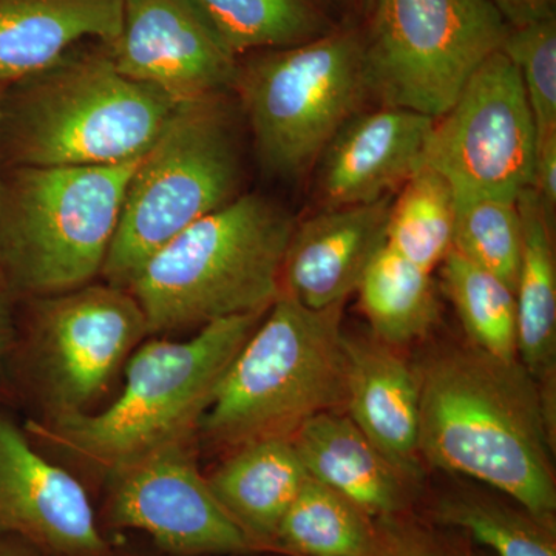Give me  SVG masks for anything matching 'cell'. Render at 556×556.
<instances>
[{
  "mask_svg": "<svg viewBox=\"0 0 556 556\" xmlns=\"http://www.w3.org/2000/svg\"><path fill=\"white\" fill-rule=\"evenodd\" d=\"M508 28L490 0H372L362 36L369 98L441 118Z\"/></svg>",
  "mask_w": 556,
  "mask_h": 556,
  "instance_id": "obj_9",
  "label": "cell"
},
{
  "mask_svg": "<svg viewBox=\"0 0 556 556\" xmlns=\"http://www.w3.org/2000/svg\"><path fill=\"white\" fill-rule=\"evenodd\" d=\"M228 556H230V555H228Z\"/></svg>",
  "mask_w": 556,
  "mask_h": 556,
  "instance_id": "obj_36",
  "label": "cell"
},
{
  "mask_svg": "<svg viewBox=\"0 0 556 556\" xmlns=\"http://www.w3.org/2000/svg\"><path fill=\"white\" fill-rule=\"evenodd\" d=\"M438 119L426 163L447 179L455 197L518 199L530 188L535 123L518 70L503 51L475 70Z\"/></svg>",
  "mask_w": 556,
  "mask_h": 556,
  "instance_id": "obj_11",
  "label": "cell"
},
{
  "mask_svg": "<svg viewBox=\"0 0 556 556\" xmlns=\"http://www.w3.org/2000/svg\"><path fill=\"white\" fill-rule=\"evenodd\" d=\"M233 89L263 169L299 178L313 169L369 98L364 46L356 30H329L240 65Z\"/></svg>",
  "mask_w": 556,
  "mask_h": 556,
  "instance_id": "obj_8",
  "label": "cell"
},
{
  "mask_svg": "<svg viewBox=\"0 0 556 556\" xmlns=\"http://www.w3.org/2000/svg\"><path fill=\"white\" fill-rule=\"evenodd\" d=\"M530 188L543 201L548 214L556 207V131L536 138Z\"/></svg>",
  "mask_w": 556,
  "mask_h": 556,
  "instance_id": "obj_31",
  "label": "cell"
},
{
  "mask_svg": "<svg viewBox=\"0 0 556 556\" xmlns=\"http://www.w3.org/2000/svg\"><path fill=\"white\" fill-rule=\"evenodd\" d=\"M434 121L397 108L357 113L317 161L321 206H358L393 197L426 163Z\"/></svg>",
  "mask_w": 556,
  "mask_h": 556,
  "instance_id": "obj_15",
  "label": "cell"
},
{
  "mask_svg": "<svg viewBox=\"0 0 556 556\" xmlns=\"http://www.w3.org/2000/svg\"><path fill=\"white\" fill-rule=\"evenodd\" d=\"M243 161L225 94L182 102L142 155L102 266L105 283L129 288L155 252L240 197Z\"/></svg>",
  "mask_w": 556,
  "mask_h": 556,
  "instance_id": "obj_6",
  "label": "cell"
},
{
  "mask_svg": "<svg viewBox=\"0 0 556 556\" xmlns=\"http://www.w3.org/2000/svg\"><path fill=\"white\" fill-rule=\"evenodd\" d=\"M295 225L287 208L248 193L179 232L127 288L149 336L266 313L281 294V268Z\"/></svg>",
  "mask_w": 556,
  "mask_h": 556,
  "instance_id": "obj_3",
  "label": "cell"
},
{
  "mask_svg": "<svg viewBox=\"0 0 556 556\" xmlns=\"http://www.w3.org/2000/svg\"><path fill=\"white\" fill-rule=\"evenodd\" d=\"M25 80L9 121L17 166H109L138 159L178 105L123 75L109 50L65 56Z\"/></svg>",
  "mask_w": 556,
  "mask_h": 556,
  "instance_id": "obj_7",
  "label": "cell"
},
{
  "mask_svg": "<svg viewBox=\"0 0 556 556\" xmlns=\"http://www.w3.org/2000/svg\"><path fill=\"white\" fill-rule=\"evenodd\" d=\"M148 336V320L129 289L89 283L35 299L13 369H27L47 417L76 415L89 412Z\"/></svg>",
  "mask_w": 556,
  "mask_h": 556,
  "instance_id": "obj_10",
  "label": "cell"
},
{
  "mask_svg": "<svg viewBox=\"0 0 556 556\" xmlns=\"http://www.w3.org/2000/svg\"><path fill=\"white\" fill-rule=\"evenodd\" d=\"M108 50L123 75L175 104L225 94L239 76L236 54L193 0H124Z\"/></svg>",
  "mask_w": 556,
  "mask_h": 556,
  "instance_id": "obj_13",
  "label": "cell"
},
{
  "mask_svg": "<svg viewBox=\"0 0 556 556\" xmlns=\"http://www.w3.org/2000/svg\"><path fill=\"white\" fill-rule=\"evenodd\" d=\"M522 225L517 295L518 358L544 388L555 390L556 257L552 215L532 188L518 193Z\"/></svg>",
  "mask_w": 556,
  "mask_h": 556,
  "instance_id": "obj_21",
  "label": "cell"
},
{
  "mask_svg": "<svg viewBox=\"0 0 556 556\" xmlns=\"http://www.w3.org/2000/svg\"><path fill=\"white\" fill-rule=\"evenodd\" d=\"M415 372L420 457L492 486L555 530V390L518 358L470 343L431 351Z\"/></svg>",
  "mask_w": 556,
  "mask_h": 556,
  "instance_id": "obj_1",
  "label": "cell"
},
{
  "mask_svg": "<svg viewBox=\"0 0 556 556\" xmlns=\"http://www.w3.org/2000/svg\"><path fill=\"white\" fill-rule=\"evenodd\" d=\"M43 556H109L86 489L36 448L25 427L0 407V538Z\"/></svg>",
  "mask_w": 556,
  "mask_h": 556,
  "instance_id": "obj_14",
  "label": "cell"
},
{
  "mask_svg": "<svg viewBox=\"0 0 556 556\" xmlns=\"http://www.w3.org/2000/svg\"><path fill=\"white\" fill-rule=\"evenodd\" d=\"M375 339L407 345L437 327L441 306L431 274L388 247L376 255L356 289Z\"/></svg>",
  "mask_w": 556,
  "mask_h": 556,
  "instance_id": "obj_22",
  "label": "cell"
},
{
  "mask_svg": "<svg viewBox=\"0 0 556 556\" xmlns=\"http://www.w3.org/2000/svg\"><path fill=\"white\" fill-rule=\"evenodd\" d=\"M391 203L393 197L371 204L321 208L295 225L281 268V294L311 309L345 303L387 247Z\"/></svg>",
  "mask_w": 556,
  "mask_h": 556,
  "instance_id": "obj_16",
  "label": "cell"
},
{
  "mask_svg": "<svg viewBox=\"0 0 556 556\" xmlns=\"http://www.w3.org/2000/svg\"><path fill=\"white\" fill-rule=\"evenodd\" d=\"M0 556H43L38 548L30 546L20 538H0Z\"/></svg>",
  "mask_w": 556,
  "mask_h": 556,
  "instance_id": "obj_34",
  "label": "cell"
},
{
  "mask_svg": "<svg viewBox=\"0 0 556 556\" xmlns=\"http://www.w3.org/2000/svg\"><path fill=\"white\" fill-rule=\"evenodd\" d=\"M490 2L511 28L556 17V0H490Z\"/></svg>",
  "mask_w": 556,
  "mask_h": 556,
  "instance_id": "obj_33",
  "label": "cell"
},
{
  "mask_svg": "<svg viewBox=\"0 0 556 556\" xmlns=\"http://www.w3.org/2000/svg\"><path fill=\"white\" fill-rule=\"evenodd\" d=\"M300 463L314 481L364 510L387 519L405 504V479L356 424L339 412L321 413L291 438Z\"/></svg>",
  "mask_w": 556,
  "mask_h": 556,
  "instance_id": "obj_19",
  "label": "cell"
},
{
  "mask_svg": "<svg viewBox=\"0 0 556 556\" xmlns=\"http://www.w3.org/2000/svg\"><path fill=\"white\" fill-rule=\"evenodd\" d=\"M105 478L110 522L144 532L167 554L248 555L257 547L212 493L195 439L153 450Z\"/></svg>",
  "mask_w": 556,
  "mask_h": 556,
  "instance_id": "obj_12",
  "label": "cell"
},
{
  "mask_svg": "<svg viewBox=\"0 0 556 556\" xmlns=\"http://www.w3.org/2000/svg\"><path fill=\"white\" fill-rule=\"evenodd\" d=\"M236 56L299 46L331 30L314 0H193Z\"/></svg>",
  "mask_w": 556,
  "mask_h": 556,
  "instance_id": "obj_26",
  "label": "cell"
},
{
  "mask_svg": "<svg viewBox=\"0 0 556 556\" xmlns=\"http://www.w3.org/2000/svg\"><path fill=\"white\" fill-rule=\"evenodd\" d=\"M453 251L517 288L522 225L517 199L455 197Z\"/></svg>",
  "mask_w": 556,
  "mask_h": 556,
  "instance_id": "obj_28",
  "label": "cell"
},
{
  "mask_svg": "<svg viewBox=\"0 0 556 556\" xmlns=\"http://www.w3.org/2000/svg\"><path fill=\"white\" fill-rule=\"evenodd\" d=\"M441 276L445 295L466 331L467 343L503 361H517L514 289L453 249L441 263Z\"/></svg>",
  "mask_w": 556,
  "mask_h": 556,
  "instance_id": "obj_25",
  "label": "cell"
},
{
  "mask_svg": "<svg viewBox=\"0 0 556 556\" xmlns=\"http://www.w3.org/2000/svg\"><path fill=\"white\" fill-rule=\"evenodd\" d=\"M501 51L514 62L532 110L536 138L556 131V17L508 28Z\"/></svg>",
  "mask_w": 556,
  "mask_h": 556,
  "instance_id": "obj_29",
  "label": "cell"
},
{
  "mask_svg": "<svg viewBox=\"0 0 556 556\" xmlns=\"http://www.w3.org/2000/svg\"><path fill=\"white\" fill-rule=\"evenodd\" d=\"M441 525L473 536L496 556H556L554 529L522 507L475 492H456L438 501Z\"/></svg>",
  "mask_w": 556,
  "mask_h": 556,
  "instance_id": "obj_27",
  "label": "cell"
},
{
  "mask_svg": "<svg viewBox=\"0 0 556 556\" xmlns=\"http://www.w3.org/2000/svg\"><path fill=\"white\" fill-rule=\"evenodd\" d=\"M348 417L407 481L420 477L415 368L378 339L346 336Z\"/></svg>",
  "mask_w": 556,
  "mask_h": 556,
  "instance_id": "obj_17",
  "label": "cell"
},
{
  "mask_svg": "<svg viewBox=\"0 0 556 556\" xmlns=\"http://www.w3.org/2000/svg\"><path fill=\"white\" fill-rule=\"evenodd\" d=\"M3 123V84H0V124ZM2 186V181H0Z\"/></svg>",
  "mask_w": 556,
  "mask_h": 556,
  "instance_id": "obj_35",
  "label": "cell"
},
{
  "mask_svg": "<svg viewBox=\"0 0 556 556\" xmlns=\"http://www.w3.org/2000/svg\"><path fill=\"white\" fill-rule=\"evenodd\" d=\"M124 0H0V84L46 72L87 38L112 46Z\"/></svg>",
  "mask_w": 556,
  "mask_h": 556,
  "instance_id": "obj_18",
  "label": "cell"
},
{
  "mask_svg": "<svg viewBox=\"0 0 556 556\" xmlns=\"http://www.w3.org/2000/svg\"><path fill=\"white\" fill-rule=\"evenodd\" d=\"M368 518L346 497L308 477L274 543L302 556H367L379 533Z\"/></svg>",
  "mask_w": 556,
  "mask_h": 556,
  "instance_id": "obj_23",
  "label": "cell"
},
{
  "mask_svg": "<svg viewBox=\"0 0 556 556\" xmlns=\"http://www.w3.org/2000/svg\"><path fill=\"white\" fill-rule=\"evenodd\" d=\"M17 338L20 336L11 313L10 295L0 291V399L5 396L13 378Z\"/></svg>",
  "mask_w": 556,
  "mask_h": 556,
  "instance_id": "obj_32",
  "label": "cell"
},
{
  "mask_svg": "<svg viewBox=\"0 0 556 556\" xmlns=\"http://www.w3.org/2000/svg\"><path fill=\"white\" fill-rule=\"evenodd\" d=\"M138 159L109 166H20L0 186L2 291L49 298L100 276Z\"/></svg>",
  "mask_w": 556,
  "mask_h": 556,
  "instance_id": "obj_5",
  "label": "cell"
},
{
  "mask_svg": "<svg viewBox=\"0 0 556 556\" xmlns=\"http://www.w3.org/2000/svg\"><path fill=\"white\" fill-rule=\"evenodd\" d=\"M455 206L452 185L424 163L391 203L387 247L433 273L453 248Z\"/></svg>",
  "mask_w": 556,
  "mask_h": 556,
  "instance_id": "obj_24",
  "label": "cell"
},
{
  "mask_svg": "<svg viewBox=\"0 0 556 556\" xmlns=\"http://www.w3.org/2000/svg\"><path fill=\"white\" fill-rule=\"evenodd\" d=\"M367 556H459L439 536L415 526H388Z\"/></svg>",
  "mask_w": 556,
  "mask_h": 556,
  "instance_id": "obj_30",
  "label": "cell"
},
{
  "mask_svg": "<svg viewBox=\"0 0 556 556\" xmlns=\"http://www.w3.org/2000/svg\"><path fill=\"white\" fill-rule=\"evenodd\" d=\"M265 314L212 321L188 340L142 342L112 405L28 420L25 430L104 475L164 445L195 439L219 380Z\"/></svg>",
  "mask_w": 556,
  "mask_h": 556,
  "instance_id": "obj_2",
  "label": "cell"
},
{
  "mask_svg": "<svg viewBox=\"0 0 556 556\" xmlns=\"http://www.w3.org/2000/svg\"><path fill=\"white\" fill-rule=\"evenodd\" d=\"M206 477L219 506L255 546L274 543L278 526L308 479L291 439L248 442L230 450Z\"/></svg>",
  "mask_w": 556,
  "mask_h": 556,
  "instance_id": "obj_20",
  "label": "cell"
},
{
  "mask_svg": "<svg viewBox=\"0 0 556 556\" xmlns=\"http://www.w3.org/2000/svg\"><path fill=\"white\" fill-rule=\"evenodd\" d=\"M342 316L343 303L311 309L278 295L219 380L200 433L233 450L291 439L313 417L345 408Z\"/></svg>",
  "mask_w": 556,
  "mask_h": 556,
  "instance_id": "obj_4",
  "label": "cell"
}]
</instances>
